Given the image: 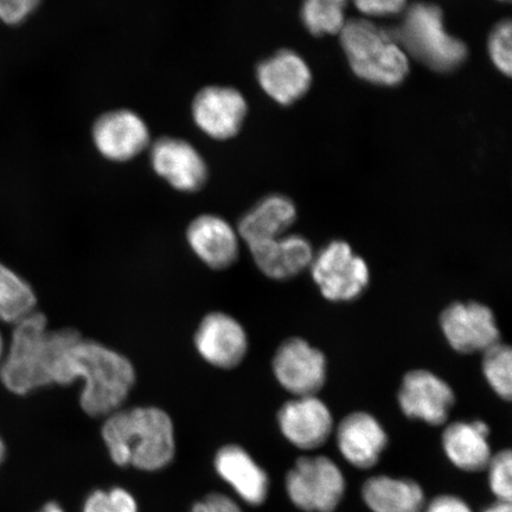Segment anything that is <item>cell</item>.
I'll list each match as a JSON object with an SVG mask.
<instances>
[{
    "label": "cell",
    "instance_id": "1",
    "mask_svg": "<svg viewBox=\"0 0 512 512\" xmlns=\"http://www.w3.org/2000/svg\"><path fill=\"white\" fill-rule=\"evenodd\" d=\"M83 382L82 411L92 418H107L119 411L136 384V369L128 358L107 345L80 335L57 356L53 384Z\"/></svg>",
    "mask_w": 512,
    "mask_h": 512
},
{
    "label": "cell",
    "instance_id": "2",
    "mask_svg": "<svg viewBox=\"0 0 512 512\" xmlns=\"http://www.w3.org/2000/svg\"><path fill=\"white\" fill-rule=\"evenodd\" d=\"M101 435L112 462L121 467L155 472L175 458L174 421L162 408L119 409L107 416Z\"/></svg>",
    "mask_w": 512,
    "mask_h": 512
},
{
    "label": "cell",
    "instance_id": "3",
    "mask_svg": "<svg viewBox=\"0 0 512 512\" xmlns=\"http://www.w3.org/2000/svg\"><path fill=\"white\" fill-rule=\"evenodd\" d=\"M81 335L76 329L50 330L42 312H32L14 324L9 347L0 363V381L12 394L28 395L53 386L57 356Z\"/></svg>",
    "mask_w": 512,
    "mask_h": 512
},
{
    "label": "cell",
    "instance_id": "4",
    "mask_svg": "<svg viewBox=\"0 0 512 512\" xmlns=\"http://www.w3.org/2000/svg\"><path fill=\"white\" fill-rule=\"evenodd\" d=\"M341 34L351 68L361 79L382 86L399 85L405 80L409 70L407 54L392 32L367 19H351Z\"/></svg>",
    "mask_w": 512,
    "mask_h": 512
},
{
    "label": "cell",
    "instance_id": "5",
    "mask_svg": "<svg viewBox=\"0 0 512 512\" xmlns=\"http://www.w3.org/2000/svg\"><path fill=\"white\" fill-rule=\"evenodd\" d=\"M392 35L406 54L437 72H450L466 59L465 44L448 34L443 14L433 4H413Z\"/></svg>",
    "mask_w": 512,
    "mask_h": 512
},
{
    "label": "cell",
    "instance_id": "6",
    "mask_svg": "<svg viewBox=\"0 0 512 512\" xmlns=\"http://www.w3.org/2000/svg\"><path fill=\"white\" fill-rule=\"evenodd\" d=\"M310 268L320 293L330 302H352L369 286L367 262L344 241L330 242L313 256Z\"/></svg>",
    "mask_w": 512,
    "mask_h": 512
},
{
    "label": "cell",
    "instance_id": "7",
    "mask_svg": "<svg viewBox=\"0 0 512 512\" xmlns=\"http://www.w3.org/2000/svg\"><path fill=\"white\" fill-rule=\"evenodd\" d=\"M286 490L292 503L307 512H332L341 503L345 479L326 457L302 458L288 472Z\"/></svg>",
    "mask_w": 512,
    "mask_h": 512
},
{
    "label": "cell",
    "instance_id": "8",
    "mask_svg": "<svg viewBox=\"0 0 512 512\" xmlns=\"http://www.w3.org/2000/svg\"><path fill=\"white\" fill-rule=\"evenodd\" d=\"M275 379L288 393L303 398L316 396L326 381V358L303 338L286 339L272 362Z\"/></svg>",
    "mask_w": 512,
    "mask_h": 512
},
{
    "label": "cell",
    "instance_id": "9",
    "mask_svg": "<svg viewBox=\"0 0 512 512\" xmlns=\"http://www.w3.org/2000/svg\"><path fill=\"white\" fill-rule=\"evenodd\" d=\"M440 328L448 344L460 354H484L501 342L494 312L477 302L447 306L440 316Z\"/></svg>",
    "mask_w": 512,
    "mask_h": 512
},
{
    "label": "cell",
    "instance_id": "10",
    "mask_svg": "<svg viewBox=\"0 0 512 512\" xmlns=\"http://www.w3.org/2000/svg\"><path fill=\"white\" fill-rule=\"evenodd\" d=\"M194 344L204 361L223 370L239 367L249 347L245 328L239 320L224 312H210L201 320Z\"/></svg>",
    "mask_w": 512,
    "mask_h": 512
},
{
    "label": "cell",
    "instance_id": "11",
    "mask_svg": "<svg viewBox=\"0 0 512 512\" xmlns=\"http://www.w3.org/2000/svg\"><path fill=\"white\" fill-rule=\"evenodd\" d=\"M456 396L439 376L424 369L409 371L403 377L399 403L408 418L427 422L432 426L445 424Z\"/></svg>",
    "mask_w": 512,
    "mask_h": 512
},
{
    "label": "cell",
    "instance_id": "12",
    "mask_svg": "<svg viewBox=\"0 0 512 512\" xmlns=\"http://www.w3.org/2000/svg\"><path fill=\"white\" fill-rule=\"evenodd\" d=\"M247 102L232 87L203 88L192 101V119L200 130L215 140H227L238 134L247 115Z\"/></svg>",
    "mask_w": 512,
    "mask_h": 512
},
{
    "label": "cell",
    "instance_id": "13",
    "mask_svg": "<svg viewBox=\"0 0 512 512\" xmlns=\"http://www.w3.org/2000/svg\"><path fill=\"white\" fill-rule=\"evenodd\" d=\"M93 142L102 156L123 163L137 157L150 144V131L140 115L130 110L102 114L95 121Z\"/></svg>",
    "mask_w": 512,
    "mask_h": 512
},
{
    "label": "cell",
    "instance_id": "14",
    "mask_svg": "<svg viewBox=\"0 0 512 512\" xmlns=\"http://www.w3.org/2000/svg\"><path fill=\"white\" fill-rule=\"evenodd\" d=\"M151 165L160 178L178 191L196 192L208 181L206 160L183 139H158L152 145Z\"/></svg>",
    "mask_w": 512,
    "mask_h": 512
},
{
    "label": "cell",
    "instance_id": "15",
    "mask_svg": "<svg viewBox=\"0 0 512 512\" xmlns=\"http://www.w3.org/2000/svg\"><path fill=\"white\" fill-rule=\"evenodd\" d=\"M281 433L302 450H315L326 443L334 430L328 406L317 396H303L285 403L278 414Z\"/></svg>",
    "mask_w": 512,
    "mask_h": 512
},
{
    "label": "cell",
    "instance_id": "16",
    "mask_svg": "<svg viewBox=\"0 0 512 512\" xmlns=\"http://www.w3.org/2000/svg\"><path fill=\"white\" fill-rule=\"evenodd\" d=\"M187 241L191 251L211 270H227L239 259L238 230L219 215L196 217L187 229Z\"/></svg>",
    "mask_w": 512,
    "mask_h": 512
},
{
    "label": "cell",
    "instance_id": "17",
    "mask_svg": "<svg viewBox=\"0 0 512 512\" xmlns=\"http://www.w3.org/2000/svg\"><path fill=\"white\" fill-rule=\"evenodd\" d=\"M220 476L249 505L264 503L270 490V479L251 454L239 445H226L217 451L214 459Z\"/></svg>",
    "mask_w": 512,
    "mask_h": 512
},
{
    "label": "cell",
    "instance_id": "18",
    "mask_svg": "<svg viewBox=\"0 0 512 512\" xmlns=\"http://www.w3.org/2000/svg\"><path fill=\"white\" fill-rule=\"evenodd\" d=\"M337 445L343 457L358 469H370L379 462L388 437L373 415L356 412L345 416L337 428Z\"/></svg>",
    "mask_w": 512,
    "mask_h": 512
},
{
    "label": "cell",
    "instance_id": "19",
    "mask_svg": "<svg viewBox=\"0 0 512 512\" xmlns=\"http://www.w3.org/2000/svg\"><path fill=\"white\" fill-rule=\"evenodd\" d=\"M249 248L256 267L266 277L284 281L297 277L313 260L312 246L304 236L286 234Z\"/></svg>",
    "mask_w": 512,
    "mask_h": 512
},
{
    "label": "cell",
    "instance_id": "20",
    "mask_svg": "<svg viewBox=\"0 0 512 512\" xmlns=\"http://www.w3.org/2000/svg\"><path fill=\"white\" fill-rule=\"evenodd\" d=\"M258 80L274 101L290 105L307 92L312 76L302 57L293 51L283 50L260 64Z\"/></svg>",
    "mask_w": 512,
    "mask_h": 512
},
{
    "label": "cell",
    "instance_id": "21",
    "mask_svg": "<svg viewBox=\"0 0 512 512\" xmlns=\"http://www.w3.org/2000/svg\"><path fill=\"white\" fill-rule=\"evenodd\" d=\"M297 219V209L290 198L271 195L255 204L239 222L240 240L248 247L287 234Z\"/></svg>",
    "mask_w": 512,
    "mask_h": 512
},
{
    "label": "cell",
    "instance_id": "22",
    "mask_svg": "<svg viewBox=\"0 0 512 512\" xmlns=\"http://www.w3.org/2000/svg\"><path fill=\"white\" fill-rule=\"evenodd\" d=\"M489 426L483 421L454 422L443 433V446L451 462L464 471L477 472L488 467L491 451Z\"/></svg>",
    "mask_w": 512,
    "mask_h": 512
},
{
    "label": "cell",
    "instance_id": "23",
    "mask_svg": "<svg viewBox=\"0 0 512 512\" xmlns=\"http://www.w3.org/2000/svg\"><path fill=\"white\" fill-rule=\"evenodd\" d=\"M362 496L374 512H421L425 507L424 491L408 479L370 478L363 485Z\"/></svg>",
    "mask_w": 512,
    "mask_h": 512
},
{
    "label": "cell",
    "instance_id": "24",
    "mask_svg": "<svg viewBox=\"0 0 512 512\" xmlns=\"http://www.w3.org/2000/svg\"><path fill=\"white\" fill-rule=\"evenodd\" d=\"M34 288L0 262V322L16 324L36 311Z\"/></svg>",
    "mask_w": 512,
    "mask_h": 512
},
{
    "label": "cell",
    "instance_id": "25",
    "mask_svg": "<svg viewBox=\"0 0 512 512\" xmlns=\"http://www.w3.org/2000/svg\"><path fill=\"white\" fill-rule=\"evenodd\" d=\"M348 0H305L303 21L313 35H335L345 23Z\"/></svg>",
    "mask_w": 512,
    "mask_h": 512
},
{
    "label": "cell",
    "instance_id": "26",
    "mask_svg": "<svg viewBox=\"0 0 512 512\" xmlns=\"http://www.w3.org/2000/svg\"><path fill=\"white\" fill-rule=\"evenodd\" d=\"M483 374L490 387L503 400L512 396V351L499 342L483 354Z\"/></svg>",
    "mask_w": 512,
    "mask_h": 512
},
{
    "label": "cell",
    "instance_id": "27",
    "mask_svg": "<svg viewBox=\"0 0 512 512\" xmlns=\"http://www.w3.org/2000/svg\"><path fill=\"white\" fill-rule=\"evenodd\" d=\"M82 512H139L136 498L124 488L95 490L83 503Z\"/></svg>",
    "mask_w": 512,
    "mask_h": 512
},
{
    "label": "cell",
    "instance_id": "28",
    "mask_svg": "<svg viewBox=\"0 0 512 512\" xmlns=\"http://www.w3.org/2000/svg\"><path fill=\"white\" fill-rule=\"evenodd\" d=\"M489 467V480L492 492L498 501L511 503L512 498V454L503 451L491 457Z\"/></svg>",
    "mask_w": 512,
    "mask_h": 512
},
{
    "label": "cell",
    "instance_id": "29",
    "mask_svg": "<svg viewBox=\"0 0 512 512\" xmlns=\"http://www.w3.org/2000/svg\"><path fill=\"white\" fill-rule=\"evenodd\" d=\"M511 23L503 22L492 32L489 50L496 67L508 76L511 75Z\"/></svg>",
    "mask_w": 512,
    "mask_h": 512
},
{
    "label": "cell",
    "instance_id": "30",
    "mask_svg": "<svg viewBox=\"0 0 512 512\" xmlns=\"http://www.w3.org/2000/svg\"><path fill=\"white\" fill-rule=\"evenodd\" d=\"M42 0H0V22L19 25L35 14Z\"/></svg>",
    "mask_w": 512,
    "mask_h": 512
},
{
    "label": "cell",
    "instance_id": "31",
    "mask_svg": "<svg viewBox=\"0 0 512 512\" xmlns=\"http://www.w3.org/2000/svg\"><path fill=\"white\" fill-rule=\"evenodd\" d=\"M407 0H354L356 8L369 17H387L400 14Z\"/></svg>",
    "mask_w": 512,
    "mask_h": 512
},
{
    "label": "cell",
    "instance_id": "32",
    "mask_svg": "<svg viewBox=\"0 0 512 512\" xmlns=\"http://www.w3.org/2000/svg\"><path fill=\"white\" fill-rule=\"evenodd\" d=\"M190 512H243V510L233 498L214 492L194 504Z\"/></svg>",
    "mask_w": 512,
    "mask_h": 512
},
{
    "label": "cell",
    "instance_id": "33",
    "mask_svg": "<svg viewBox=\"0 0 512 512\" xmlns=\"http://www.w3.org/2000/svg\"><path fill=\"white\" fill-rule=\"evenodd\" d=\"M425 512H472L462 499L453 496H440L428 504Z\"/></svg>",
    "mask_w": 512,
    "mask_h": 512
},
{
    "label": "cell",
    "instance_id": "34",
    "mask_svg": "<svg viewBox=\"0 0 512 512\" xmlns=\"http://www.w3.org/2000/svg\"><path fill=\"white\" fill-rule=\"evenodd\" d=\"M484 512H512L511 503L498 501L495 505H492L489 509Z\"/></svg>",
    "mask_w": 512,
    "mask_h": 512
},
{
    "label": "cell",
    "instance_id": "35",
    "mask_svg": "<svg viewBox=\"0 0 512 512\" xmlns=\"http://www.w3.org/2000/svg\"><path fill=\"white\" fill-rule=\"evenodd\" d=\"M40 512H64V510L59 503L49 502L44 505Z\"/></svg>",
    "mask_w": 512,
    "mask_h": 512
},
{
    "label": "cell",
    "instance_id": "36",
    "mask_svg": "<svg viewBox=\"0 0 512 512\" xmlns=\"http://www.w3.org/2000/svg\"><path fill=\"white\" fill-rule=\"evenodd\" d=\"M6 457V445L2 437H0V466L4 463Z\"/></svg>",
    "mask_w": 512,
    "mask_h": 512
},
{
    "label": "cell",
    "instance_id": "37",
    "mask_svg": "<svg viewBox=\"0 0 512 512\" xmlns=\"http://www.w3.org/2000/svg\"><path fill=\"white\" fill-rule=\"evenodd\" d=\"M5 349H6V347H5L4 337L2 335V331H0V363H2L4 354H5Z\"/></svg>",
    "mask_w": 512,
    "mask_h": 512
},
{
    "label": "cell",
    "instance_id": "38",
    "mask_svg": "<svg viewBox=\"0 0 512 512\" xmlns=\"http://www.w3.org/2000/svg\"><path fill=\"white\" fill-rule=\"evenodd\" d=\"M502 2H507V0H502Z\"/></svg>",
    "mask_w": 512,
    "mask_h": 512
}]
</instances>
